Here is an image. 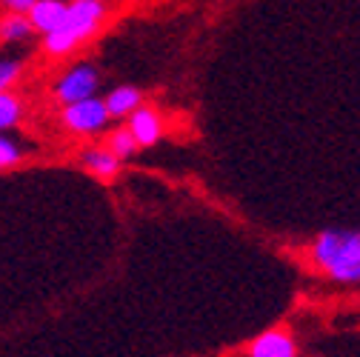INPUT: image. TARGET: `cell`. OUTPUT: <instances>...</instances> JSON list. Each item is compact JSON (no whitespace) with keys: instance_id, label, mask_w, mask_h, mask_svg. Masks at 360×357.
Returning <instances> with one entry per match:
<instances>
[{"instance_id":"obj_1","label":"cell","mask_w":360,"mask_h":357,"mask_svg":"<svg viewBox=\"0 0 360 357\" xmlns=\"http://www.w3.org/2000/svg\"><path fill=\"white\" fill-rule=\"evenodd\" d=\"M311 263L340 286L360 283V232L354 229H326L311 240Z\"/></svg>"},{"instance_id":"obj_2","label":"cell","mask_w":360,"mask_h":357,"mask_svg":"<svg viewBox=\"0 0 360 357\" xmlns=\"http://www.w3.org/2000/svg\"><path fill=\"white\" fill-rule=\"evenodd\" d=\"M106 12H109L106 0H69V12H66L63 23L55 32L43 34V49H46V55L63 58V55L75 52L83 40H89L98 32Z\"/></svg>"},{"instance_id":"obj_3","label":"cell","mask_w":360,"mask_h":357,"mask_svg":"<svg viewBox=\"0 0 360 357\" xmlns=\"http://www.w3.org/2000/svg\"><path fill=\"white\" fill-rule=\"evenodd\" d=\"M109 117H112V115H109L106 100L89 98V100H77V103L63 106L58 123H60L66 131H72V135H92V131L106 129Z\"/></svg>"},{"instance_id":"obj_4","label":"cell","mask_w":360,"mask_h":357,"mask_svg":"<svg viewBox=\"0 0 360 357\" xmlns=\"http://www.w3.org/2000/svg\"><path fill=\"white\" fill-rule=\"evenodd\" d=\"M98 69L92 63H77L75 69H69L58 83H55V100L60 106L77 103V100H89L98 92Z\"/></svg>"},{"instance_id":"obj_5","label":"cell","mask_w":360,"mask_h":357,"mask_svg":"<svg viewBox=\"0 0 360 357\" xmlns=\"http://www.w3.org/2000/svg\"><path fill=\"white\" fill-rule=\"evenodd\" d=\"M297 340L286 326H275L246 346V357H297Z\"/></svg>"},{"instance_id":"obj_6","label":"cell","mask_w":360,"mask_h":357,"mask_svg":"<svg viewBox=\"0 0 360 357\" xmlns=\"http://www.w3.org/2000/svg\"><path fill=\"white\" fill-rule=\"evenodd\" d=\"M131 131H134V138H138L141 146H155L160 138H163V117L158 109L152 106H141V109H134L129 115V123H126Z\"/></svg>"},{"instance_id":"obj_7","label":"cell","mask_w":360,"mask_h":357,"mask_svg":"<svg viewBox=\"0 0 360 357\" xmlns=\"http://www.w3.org/2000/svg\"><path fill=\"white\" fill-rule=\"evenodd\" d=\"M80 163H83V169L89 171V174H95V177H101V181H115V177L120 174V157L109 149V146H95V149H86L83 155H80Z\"/></svg>"},{"instance_id":"obj_8","label":"cell","mask_w":360,"mask_h":357,"mask_svg":"<svg viewBox=\"0 0 360 357\" xmlns=\"http://www.w3.org/2000/svg\"><path fill=\"white\" fill-rule=\"evenodd\" d=\"M66 12H69V4H63V0H37L34 9L29 12V18H32L37 32L49 34V32H55L63 23Z\"/></svg>"},{"instance_id":"obj_9","label":"cell","mask_w":360,"mask_h":357,"mask_svg":"<svg viewBox=\"0 0 360 357\" xmlns=\"http://www.w3.org/2000/svg\"><path fill=\"white\" fill-rule=\"evenodd\" d=\"M106 106H109L112 117H129L134 109L143 106V95H141V89H134V86H117L109 92Z\"/></svg>"},{"instance_id":"obj_10","label":"cell","mask_w":360,"mask_h":357,"mask_svg":"<svg viewBox=\"0 0 360 357\" xmlns=\"http://www.w3.org/2000/svg\"><path fill=\"white\" fill-rule=\"evenodd\" d=\"M37 29L32 23L29 15H20V12H6L4 20H0V40L4 43H15V40H26L32 37Z\"/></svg>"},{"instance_id":"obj_11","label":"cell","mask_w":360,"mask_h":357,"mask_svg":"<svg viewBox=\"0 0 360 357\" xmlns=\"http://www.w3.org/2000/svg\"><path fill=\"white\" fill-rule=\"evenodd\" d=\"M106 146L120 157V160H126V157H131L134 152L141 149V143H138V138H134V131L129 129V126H120V129H115L112 135H109V141H106Z\"/></svg>"},{"instance_id":"obj_12","label":"cell","mask_w":360,"mask_h":357,"mask_svg":"<svg viewBox=\"0 0 360 357\" xmlns=\"http://www.w3.org/2000/svg\"><path fill=\"white\" fill-rule=\"evenodd\" d=\"M23 117V100L12 92H0V129H12Z\"/></svg>"},{"instance_id":"obj_13","label":"cell","mask_w":360,"mask_h":357,"mask_svg":"<svg viewBox=\"0 0 360 357\" xmlns=\"http://www.w3.org/2000/svg\"><path fill=\"white\" fill-rule=\"evenodd\" d=\"M23 72V63L15 60V58H4V63H0V92H9V89L18 83Z\"/></svg>"},{"instance_id":"obj_14","label":"cell","mask_w":360,"mask_h":357,"mask_svg":"<svg viewBox=\"0 0 360 357\" xmlns=\"http://www.w3.org/2000/svg\"><path fill=\"white\" fill-rule=\"evenodd\" d=\"M20 149H18V143L15 141H9V138H4L0 141V166L4 169H12L15 163H20Z\"/></svg>"},{"instance_id":"obj_15","label":"cell","mask_w":360,"mask_h":357,"mask_svg":"<svg viewBox=\"0 0 360 357\" xmlns=\"http://www.w3.org/2000/svg\"><path fill=\"white\" fill-rule=\"evenodd\" d=\"M0 4H4L9 12H20V15H29V12L34 9V4H37V0H0Z\"/></svg>"}]
</instances>
